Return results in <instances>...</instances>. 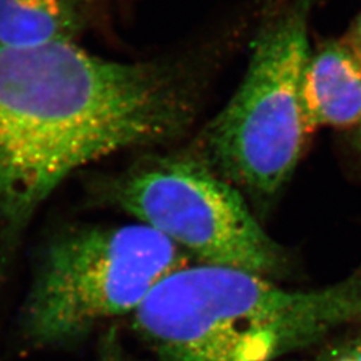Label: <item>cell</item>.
Listing matches in <instances>:
<instances>
[{"mask_svg":"<svg viewBox=\"0 0 361 361\" xmlns=\"http://www.w3.org/2000/svg\"><path fill=\"white\" fill-rule=\"evenodd\" d=\"M210 59L186 54L118 62L75 43H0V264L78 169L188 134Z\"/></svg>","mask_w":361,"mask_h":361,"instance_id":"6da1fadb","label":"cell"},{"mask_svg":"<svg viewBox=\"0 0 361 361\" xmlns=\"http://www.w3.org/2000/svg\"><path fill=\"white\" fill-rule=\"evenodd\" d=\"M361 320V265L316 290H285L256 273L189 264L133 313L161 361H274Z\"/></svg>","mask_w":361,"mask_h":361,"instance_id":"7a4b0ae2","label":"cell"},{"mask_svg":"<svg viewBox=\"0 0 361 361\" xmlns=\"http://www.w3.org/2000/svg\"><path fill=\"white\" fill-rule=\"evenodd\" d=\"M317 1L262 6L241 85L190 147L221 178L258 201L279 193L292 177L307 140L300 90Z\"/></svg>","mask_w":361,"mask_h":361,"instance_id":"3957f363","label":"cell"},{"mask_svg":"<svg viewBox=\"0 0 361 361\" xmlns=\"http://www.w3.org/2000/svg\"><path fill=\"white\" fill-rule=\"evenodd\" d=\"M192 262L142 224L61 233L43 250L27 292L23 335L40 347L73 343L109 319L133 314L164 277Z\"/></svg>","mask_w":361,"mask_h":361,"instance_id":"277c9868","label":"cell"},{"mask_svg":"<svg viewBox=\"0 0 361 361\" xmlns=\"http://www.w3.org/2000/svg\"><path fill=\"white\" fill-rule=\"evenodd\" d=\"M101 189L106 202L162 234L194 264L264 277L284 271V249L261 228L243 193L190 147L143 157Z\"/></svg>","mask_w":361,"mask_h":361,"instance_id":"5b68a950","label":"cell"},{"mask_svg":"<svg viewBox=\"0 0 361 361\" xmlns=\"http://www.w3.org/2000/svg\"><path fill=\"white\" fill-rule=\"evenodd\" d=\"M307 137L324 126L349 128L361 121V54L348 38L331 39L310 52L301 90Z\"/></svg>","mask_w":361,"mask_h":361,"instance_id":"8992f818","label":"cell"},{"mask_svg":"<svg viewBox=\"0 0 361 361\" xmlns=\"http://www.w3.org/2000/svg\"><path fill=\"white\" fill-rule=\"evenodd\" d=\"M83 18L82 0H0V43L18 49L75 43Z\"/></svg>","mask_w":361,"mask_h":361,"instance_id":"52a82bcc","label":"cell"},{"mask_svg":"<svg viewBox=\"0 0 361 361\" xmlns=\"http://www.w3.org/2000/svg\"><path fill=\"white\" fill-rule=\"evenodd\" d=\"M323 361H361V344L340 350L334 356H328Z\"/></svg>","mask_w":361,"mask_h":361,"instance_id":"ba28073f","label":"cell"},{"mask_svg":"<svg viewBox=\"0 0 361 361\" xmlns=\"http://www.w3.org/2000/svg\"><path fill=\"white\" fill-rule=\"evenodd\" d=\"M347 38L352 43V46L361 54V13L355 20Z\"/></svg>","mask_w":361,"mask_h":361,"instance_id":"9c48e42d","label":"cell"},{"mask_svg":"<svg viewBox=\"0 0 361 361\" xmlns=\"http://www.w3.org/2000/svg\"><path fill=\"white\" fill-rule=\"evenodd\" d=\"M102 361H125L121 355L119 347L116 345L114 338H111L110 344L106 345V350H104V360Z\"/></svg>","mask_w":361,"mask_h":361,"instance_id":"30bf717a","label":"cell"},{"mask_svg":"<svg viewBox=\"0 0 361 361\" xmlns=\"http://www.w3.org/2000/svg\"><path fill=\"white\" fill-rule=\"evenodd\" d=\"M357 146L361 152V121L359 122V130H357Z\"/></svg>","mask_w":361,"mask_h":361,"instance_id":"8fae6325","label":"cell"}]
</instances>
